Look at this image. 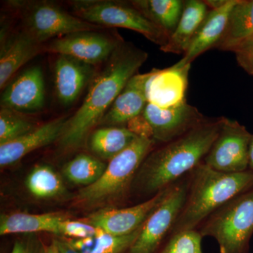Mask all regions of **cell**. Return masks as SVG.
Masks as SVG:
<instances>
[{"label":"cell","mask_w":253,"mask_h":253,"mask_svg":"<svg viewBox=\"0 0 253 253\" xmlns=\"http://www.w3.org/2000/svg\"><path fill=\"white\" fill-rule=\"evenodd\" d=\"M151 72L136 74L128 81L99 125L122 126L142 115L147 106L146 84Z\"/></svg>","instance_id":"2e32d148"},{"label":"cell","mask_w":253,"mask_h":253,"mask_svg":"<svg viewBox=\"0 0 253 253\" xmlns=\"http://www.w3.org/2000/svg\"><path fill=\"white\" fill-rule=\"evenodd\" d=\"M238 1L239 0H228L227 3L222 7L209 11L191 42L189 49L182 59L176 63L178 65L186 66L191 64L205 51L216 47L225 32L231 10L237 4Z\"/></svg>","instance_id":"d6986e66"},{"label":"cell","mask_w":253,"mask_h":253,"mask_svg":"<svg viewBox=\"0 0 253 253\" xmlns=\"http://www.w3.org/2000/svg\"><path fill=\"white\" fill-rule=\"evenodd\" d=\"M107 165L94 156L78 154L63 166V175L68 181L84 187L91 185L101 177Z\"/></svg>","instance_id":"484cf974"},{"label":"cell","mask_w":253,"mask_h":253,"mask_svg":"<svg viewBox=\"0 0 253 253\" xmlns=\"http://www.w3.org/2000/svg\"><path fill=\"white\" fill-rule=\"evenodd\" d=\"M96 231L97 229L91 224L81 220H72L70 218L60 223L56 236L64 239H83L94 236Z\"/></svg>","instance_id":"f546056e"},{"label":"cell","mask_w":253,"mask_h":253,"mask_svg":"<svg viewBox=\"0 0 253 253\" xmlns=\"http://www.w3.org/2000/svg\"><path fill=\"white\" fill-rule=\"evenodd\" d=\"M23 113L1 108L0 111V145L21 137L33 129L37 125Z\"/></svg>","instance_id":"83f0119b"},{"label":"cell","mask_w":253,"mask_h":253,"mask_svg":"<svg viewBox=\"0 0 253 253\" xmlns=\"http://www.w3.org/2000/svg\"><path fill=\"white\" fill-rule=\"evenodd\" d=\"M53 240L57 246L59 253H81L77 250L74 249L66 239L55 237Z\"/></svg>","instance_id":"d6a6232c"},{"label":"cell","mask_w":253,"mask_h":253,"mask_svg":"<svg viewBox=\"0 0 253 253\" xmlns=\"http://www.w3.org/2000/svg\"><path fill=\"white\" fill-rule=\"evenodd\" d=\"M137 136L125 126H106L93 131L86 144L94 156L111 161L127 148Z\"/></svg>","instance_id":"603a6c76"},{"label":"cell","mask_w":253,"mask_h":253,"mask_svg":"<svg viewBox=\"0 0 253 253\" xmlns=\"http://www.w3.org/2000/svg\"><path fill=\"white\" fill-rule=\"evenodd\" d=\"M44 101V76L38 66L28 68L18 75L5 86L1 96V108L23 114L40 111Z\"/></svg>","instance_id":"4fadbf2b"},{"label":"cell","mask_w":253,"mask_h":253,"mask_svg":"<svg viewBox=\"0 0 253 253\" xmlns=\"http://www.w3.org/2000/svg\"><path fill=\"white\" fill-rule=\"evenodd\" d=\"M253 37V0H239L231 10L225 32L215 48L233 51Z\"/></svg>","instance_id":"7402d4cb"},{"label":"cell","mask_w":253,"mask_h":253,"mask_svg":"<svg viewBox=\"0 0 253 253\" xmlns=\"http://www.w3.org/2000/svg\"></svg>","instance_id":"8d00e7d4"},{"label":"cell","mask_w":253,"mask_h":253,"mask_svg":"<svg viewBox=\"0 0 253 253\" xmlns=\"http://www.w3.org/2000/svg\"><path fill=\"white\" fill-rule=\"evenodd\" d=\"M147 58L148 53L132 43L121 42L93 78L81 107L68 119L59 139L64 151H73L86 144L93 129Z\"/></svg>","instance_id":"6da1fadb"},{"label":"cell","mask_w":253,"mask_h":253,"mask_svg":"<svg viewBox=\"0 0 253 253\" xmlns=\"http://www.w3.org/2000/svg\"><path fill=\"white\" fill-rule=\"evenodd\" d=\"M46 247L36 234H26L15 241L11 253H46Z\"/></svg>","instance_id":"4dcf8cb0"},{"label":"cell","mask_w":253,"mask_h":253,"mask_svg":"<svg viewBox=\"0 0 253 253\" xmlns=\"http://www.w3.org/2000/svg\"><path fill=\"white\" fill-rule=\"evenodd\" d=\"M73 14L101 28H121L137 32L160 46L169 36L146 18L131 3L112 0H76L71 1Z\"/></svg>","instance_id":"8992f818"},{"label":"cell","mask_w":253,"mask_h":253,"mask_svg":"<svg viewBox=\"0 0 253 253\" xmlns=\"http://www.w3.org/2000/svg\"><path fill=\"white\" fill-rule=\"evenodd\" d=\"M13 4L21 11L24 30L42 44L71 33L104 28L83 21L51 1H14Z\"/></svg>","instance_id":"52a82bcc"},{"label":"cell","mask_w":253,"mask_h":253,"mask_svg":"<svg viewBox=\"0 0 253 253\" xmlns=\"http://www.w3.org/2000/svg\"><path fill=\"white\" fill-rule=\"evenodd\" d=\"M208 9L204 1H186L177 26L169 36L167 43L161 46V51L176 54H185L209 12Z\"/></svg>","instance_id":"ffe728a7"},{"label":"cell","mask_w":253,"mask_h":253,"mask_svg":"<svg viewBox=\"0 0 253 253\" xmlns=\"http://www.w3.org/2000/svg\"><path fill=\"white\" fill-rule=\"evenodd\" d=\"M123 41L99 30L81 31L52 40L44 45V51L68 55L95 66L106 62Z\"/></svg>","instance_id":"8fae6325"},{"label":"cell","mask_w":253,"mask_h":253,"mask_svg":"<svg viewBox=\"0 0 253 253\" xmlns=\"http://www.w3.org/2000/svg\"><path fill=\"white\" fill-rule=\"evenodd\" d=\"M130 2L169 38L180 20L185 1L181 0H136Z\"/></svg>","instance_id":"cb8c5ba5"},{"label":"cell","mask_w":253,"mask_h":253,"mask_svg":"<svg viewBox=\"0 0 253 253\" xmlns=\"http://www.w3.org/2000/svg\"><path fill=\"white\" fill-rule=\"evenodd\" d=\"M42 51H44V45L26 30L9 37H1V89H4L11 78L23 65Z\"/></svg>","instance_id":"ac0fdd59"},{"label":"cell","mask_w":253,"mask_h":253,"mask_svg":"<svg viewBox=\"0 0 253 253\" xmlns=\"http://www.w3.org/2000/svg\"><path fill=\"white\" fill-rule=\"evenodd\" d=\"M252 188L253 172L249 169L221 172L201 163L190 172L186 202L170 234L198 229L221 206Z\"/></svg>","instance_id":"3957f363"},{"label":"cell","mask_w":253,"mask_h":253,"mask_svg":"<svg viewBox=\"0 0 253 253\" xmlns=\"http://www.w3.org/2000/svg\"><path fill=\"white\" fill-rule=\"evenodd\" d=\"M68 118H56L38 126L27 134L9 142L0 145V166L7 167L21 161L30 153L59 140Z\"/></svg>","instance_id":"9a60e30c"},{"label":"cell","mask_w":253,"mask_h":253,"mask_svg":"<svg viewBox=\"0 0 253 253\" xmlns=\"http://www.w3.org/2000/svg\"><path fill=\"white\" fill-rule=\"evenodd\" d=\"M25 184L30 194L37 199H55L66 191L59 174L52 168L44 165L37 166L32 169Z\"/></svg>","instance_id":"4316f807"},{"label":"cell","mask_w":253,"mask_h":253,"mask_svg":"<svg viewBox=\"0 0 253 253\" xmlns=\"http://www.w3.org/2000/svg\"><path fill=\"white\" fill-rule=\"evenodd\" d=\"M203 238L198 229L170 234L156 253H204Z\"/></svg>","instance_id":"f1b7e54d"},{"label":"cell","mask_w":253,"mask_h":253,"mask_svg":"<svg viewBox=\"0 0 253 253\" xmlns=\"http://www.w3.org/2000/svg\"><path fill=\"white\" fill-rule=\"evenodd\" d=\"M56 94L61 104H72L96 75L95 66L68 55H59L54 67Z\"/></svg>","instance_id":"e0dca14e"},{"label":"cell","mask_w":253,"mask_h":253,"mask_svg":"<svg viewBox=\"0 0 253 253\" xmlns=\"http://www.w3.org/2000/svg\"><path fill=\"white\" fill-rule=\"evenodd\" d=\"M46 253H59L57 246L55 244L54 240L51 241L49 245H46Z\"/></svg>","instance_id":"d590c367"},{"label":"cell","mask_w":253,"mask_h":253,"mask_svg":"<svg viewBox=\"0 0 253 253\" xmlns=\"http://www.w3.org/2000/svg\"><path fill=\"white\" fill-rule=\"evenodd\" d=\"M142 116L152 131L153 141L162 144L180 137L207 120L186 101L169 109L148 103Z\"/></svg>","instance_id":"7c38bea8"},{"label":"cell","mask_w":253,"mask_h":253,"mask_svg":"<svg viewBox=\"0 0 253 253\" xmlns=\"http://www.w3.org/2000/svg\"><path fill=\"white\" fill-rule=\"evenodd\" d=\"M224 117L206 120L145 158L134 179L138 189L152 196L173 185L204 162L217 139Z\"/></svg>","instance_id":"7a4b0ae2"},{"label":"cell","mask_w":253,"mask_h":253,"mask_svg":"<svg viewBox=\"0 0 253 253\" xmlns=\"http://www.w3.org/2000/svg\"><path fill=\"white\" fill-rule=\"evenodd\" d=\"M204 1L209 9H217L225 5L228 0H207Z\"/></svg>","instance_id":"836d02e7"},{"label":"cell","mask_w":253,"mask_h":253,"mask_svg":"<svg viewBox=\"0 0 253 253\" xmlns=\"http://www.w3.org/2000/svg\"><path fill=\"white\" fill-rule=\"evenodd\" d=\"M215 239L220 253H250L253 235V188L231 199L198 228Z\"/></svg>","instance_id":"5b68a950"},{"label":"cell","mask_w":253,"mask_h":253,"mask_svg":"<svg viewBox=\"0 0 253 253\" xmlns=\"http://www.w3.org/2000/svg\"><path fill=\"white\" fill-rule=\"evenodd\" d=\"M142 226L134 232L126 236H113L97 229L96 234L91 237L66 239L81 253H129Z\"/></svg>","instance_id":"d4e9b609"},{"label":"cell","mask_w":253,"mask_h":253,"mask_svg":"<svg viewBox=\"0 0 253 253\" xmlns=\"http://www.w3.org/2000/svg\"><path fill=\"white\" fill-rule=\"evenodd\" d=\"M252 134L236 121L224 118L217 139L204 160L214 170L240 173L249 170V146Z\"/></svg>","instance_id":"9c48e42d"},{"label":"cell","mask_w":253,"mask_h":253,"mask_svg":"<svg viewBox=\"0 0 253 253\" xmlns=\"http://www.w3.org/2000/svg\"><path fill=\"white\" fill-rule=\"evenodd\" d=\"M63 212H50L44 214H28L14 212L4 214L0 218V234H36L48 232L56 236L60 223L70 219Z\"/></svg>","instance_id":"44dd1931"},{"label":"cell","mask_w":253,"mask_h":253,"mask_svg":"<svg viewBox=\"0 0 253 253\" xmlns=\"http://www.w3.org/2000/svg\"><path fill=\"white\" fill-rule=\"evenodd\" d=\"M191 64L177 63L165 69H154L146 84L148 103L169 109L186 101V91Z\"/></svg>","instance_id":"5bb4252c"},{"label":"cell","mask_w":253,"mask_h":253,"mask_svg":"<svg viewBox=\"0 0 253 253\" xmlns=\"http://www.w3.org/2000/svg\"><path fill=\"white\" fill-rule=\"evenodd\" d=\"M154 144L152 139L137 136L127 148L109 161L96 182L78 191L73 199V207L93 212L116 208L127 197L141 164Z\"/></svg>","instance_id":"277c9868"},{"label":"cell","mask_w":253,"mask_h":253,"mask_svg":"<svg viewBox=\"0 0 253 253\" xmlns=\"http://www.w3.org/2000/svg\"><path fill=\"white\" fill-rule=\"evenodd\" d=\"M189 174L173 186L167 198L145 221L129 253H157L170 234L185 204Z\"/></svg>","instance_id":"ba28073f"},{"label":"cell","mask_w":253,"mask_h":253,"mask_svg":"<svg viewBox=\"0 0 253 253\" xmlns=\"http://www.w3.org/2000/svg\"><path fill=\"white\" fill-rule=\"evenodd\" d=\"M174 184L136 206L99 210L81 220L111 235H128L143 226L151 214L167 198Z\"/></svg>","instance_id":"30bf717a"},{"label":"cell","mask_w":253,"mask_h":253,"mask_svg":"<svg viewBox=\"0 0 253 253\" xmlns=\"http://www.w3.org/2000/svg\"><path fill=\"white\" fill-rule=\"evenodd\" d=\"M249 169L253 172V134L251 136V142H250Z\"/></svg>","instance_id":"e575fe53"},{"label":"cell","mask_w":253,"mask_h":253,"mask_svg":"<svg viewBox=\"0 0 253 253\" xmlns=\"http://www.w3.org/2000/svg\"><path fill=\"white\" fill-rule=\"evenodd\" d=\"M233 52L235 53L239 66L253 75V37L236 47Z\"/></svg>","instance_id":"1f68e13d"}]
</instances>
